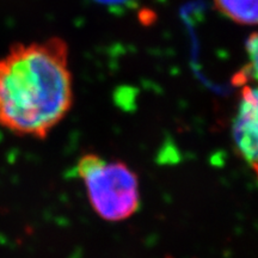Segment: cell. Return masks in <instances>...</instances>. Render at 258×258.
<instances>
[{
  "mask_svg": "<svg viewBox=\"0 0 258 258\" xmlns=\"http://www.w3.org/2000/svg\"><path fill=\"white\" fill-rule=\"evenodd\" d=\"M70 48L61 37L12 46L0 57V127L43 139L73 106Z\"/></svg>",
  "mask_w": 258,
  "mask_h": 258,
  "instance_id": "cell-1",
  "label": "cell"
},
{
  "mask_svg": "<svg viewBox=\"0 0 258 258\" xmlns=\"http://www.w3.org/2000/svg\"><path fill=\"white\" fill-rule=\"evenodd\" d=\"M77 175L85 186L93 211L105 221H124L140 207L137 173L120 160L86 153L77 161Z\"/></svg>",
  "mask_w": 258,
  "mask_h": 258,
  "instance_id": "cell-2",
  "label": "cell"
},
{
  "mask_svg": "<svg viewBox=\"0 0 258 258\" xmlns=\"http://www.w3.org/2000/svg\"><path fill=\"white\" fill-rule=\"evenodd\" d=\"M245 51H246V77H249L254 83L258 84V30L252 32L247 37L246 44H245Z\"/></svg>",
  "mask_w": 258,
  "mask_h": 258,
  "instance_id": "cell-5",
  "label": "cell"
},
{
  "mask_svg": "<svg viewBox=\"0 0 258 258\" xmlns=\"http://www.w3.org/2000/svg\"><path fill=\"white\" fill-rule=\"evenodd\" d=\"M218 12L240 25H258V0H213Z\"/></svg>",
  "mask_w": 258,
  "mask_h": 258,
  "instance_id": "cell-4",
  "label": "cell"
},
{
  "mask_svg": "<svg viewBox=\"0 0 258 258\" xmlns=\"http://www.w3.org/2000/svg\"><path fill=\"white\" fill-rule=\"evenodd\" d=\"M232 137L240 157L258 171V84H244L240 90Z\"/></svg>",
  "mask_w": 258,
  "mask_h": 258,
  "instance_id": "cell-3",
  "label": "cell"
},
{
  "mask_svg": "<svg viewBox=\"0 0 258 258\" xmlns=\"http://www.w3.org/2000/svg\"><path fill=\"white\" fill-rule=\"evenodd\" d=\"M96 2L103 3V4H120V3H123L125 0H96Z\"/></svg>",
  "mask_w": 258,
  "mask_h": 258,
  "instance_id": "cell-6",
  "label": "cell"
}]
</instances>
